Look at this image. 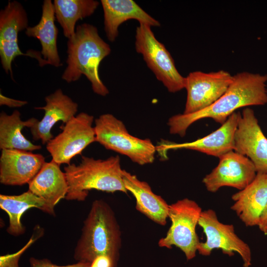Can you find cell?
Returning a JSON list of instances; mask_svg holds the SVG:
<instances>
[{
    "instance_id": "obj_1",
    "label": "cell",
    "mask_w": 267,
    "mask_h": 267,
    "mask_svg": "<svg viewBox=\"0 0 267 267\" xmlns=\"http://www.w3.org/2000/svg\"><path fill=\"white\" fill-rule=\"evenodd\" d=\"M267 104V75L248 72L238 73L226 91L213 104L200 111L178 114L169 119L171 134L185 135L188 128L204 118H211L222 125L240 108Z\"/></svg>"
},
{
    "instance_id": "obj_2",
    "label": "cell",
    "mask_w": 267,
    "mask_h": 267,
    "mask_svg": "<svg viewBox=\"0 0 267 267\" xmlns=\"http://www.w3.org/2000/svg\"><path fill=\"white\" fill-rule=\"evenodd\" d=\"M110 45L99 36L94 26L79 25L67 42V66L61 78L70 83L78 81L82 75L90 82L93 92L106 96L109 90L99 75L101 61L111 52Z\"/></svg>"
},
{
    "instance_id": "obj_3",
    "label": "cell",
    "mask_w": 267,
    "mask_h": 267,
    "mask_svg": "<svg viewBox=\"0 0 267 267\" xmlns=\"http://www.w3.org/2000/svg\"><path fill=\"white\" fill-rule=\"evenodd\" d=\"M121 242V232L113 210L105 201L95 200L84 221L74 258L91 263L98 256H107L117 264Z\"/></svg>"
},
{
    "instance_id": "obj_4",
    "label": "cell",
    "mask_w": 267,
    "mask_h": 267,
    "mask_svg": "<svg viewBox=\"0 0 267 267\" xmlns=\"http://www.w3.org/2000/svg\"><path fill=\"white\" fill-rule=\"evenodd\" d=\"M123 170L118 156L104 160L83 156L78 165L70 164L64 168L68 185L65 199L84 201L91 189L127 193Z\"/></svg>"
},
{
    "instance_id": "obj_5",
    "label": "cell",
    "mask_w": 267,
    "mask_h": 267,
    "mask_svg": "<svg viewBox=\"0 0 267 267\" xmlns=\"http://www.w3.org/2000/svg\"><path fill=\"white\" fill-rule=\"evenodd\" d=\"M94 128L96 141L106 149L125 155L140 165L153 162L157 150L151 140L131 135L123 122L112 114L100 115L95 120Z\"/></svg>"
},
{
    "instance_id": "obj_6",
    "label": "cell",
    "mask_w": 267,
    "mask_h": 267,
    "mask_svg": "<svg viewBox=\"0 0 267 267\" xmlns=\"http://www.w3.org/2000/svg\"><path fill=\"white\" fill-rule=\"evenodd\" d=\"M202 208L194 200L185 198L169 205L168 217L171 225L158 245L171 249L179 248L187 260L194 258L200 241L196 232Z\"/></svg>"
},
{
    "instance_id": "obj_7",
    "label": "cell",
    "mask_w": 267,
    "mask_h": 267,
    "mask_svg": "<svg viewBox=\"0 0 267 267\" xmlns=\"http://www.w3.org/2000/svg\"><path fill=\"white\" fill-rule=\"evenodd\" d=\"M135 47L156 78L172 93L185 88V77L177 69L164 45L156 38L151 27L140 23L135 32Z\"/></svg>"
},
{
    "instance_id": "obj_8",
    "label": "cell",
    "mask_w": 267,
    "mask_h": 267,
    "mask_svg": "<svg viewBox=\"0 0 267 267\" xmlns=\"http://www.w3.org/2000/svg\"><path fill=\"white\" fill-rule=\"evenodd\" d=\"M206 237L205 242H200L197 248L199 254L209 256L214 249H221L229 256L237 253L241 257L243 267L251 265V251L249 245L235 233L231 224H225L218 219L216 212L208 209L202 212L198 222Z\"/></svg>"
},
{
    "instance_id": "obj_9",
    "label": "cell",
    "mask_w": 267,
    "mask_h": 267,
    "mask_svg": "<svg viewBox=\"0 0 267 267\" xmlns=\"http://www.w3.org/2000/svg\"><path fill=\"white\" fill-rule=\"evenodd\" d=\"M93 119V116L81 112L66 123L62 131L46 143L52 160L60 165H70L73 157L96 141Z\"/></svg>"
},
{
    "instance_id": "obj_10",
    "label": "cell",
    "mask_w": 267,
    "mask_h": 267,
    "mask_svg": "<svg viewBox=\"0 0 267 267\" xmlns=\"http://www.w3.org/2000/svg\"><path fill=\"white\" fill-rule=\"evenodd\" d=\"M232 80L233 76L223 70L189 73L185 77L187 98L183 114L195 113L211 106L226 91Z\"/></svg>"
},
{
    "instance_id": "obj_11",
    "label": "cell",
    "mask_w": 267,
    "mask_h": 267,
    "mask_svg": "<svg viewBox=\"0 0 267 267\" xmlns=\"http://www.w3.org/2000/svg\"><path fill=\"white\" fill-rule=\"evenodd\" d=\"M256 168L247 157L233 150L219 158V163L212 171L203 179L207 190L216 192L223 186L241 190L255 178Z\"/></svg>"
},
{
    "instance_id": "obj_12",
    "label": "cell",
    "mask_w": 267,
    "mask_h": 267,
    "mask_svg": "<svg viewBox=\"0 0 267 267\" xmlns=\"http://www.w3.org/2000/svg\"><path fill=\"white\" fill-rule=\"evenodd\" d=\"M233 151L248 157L257 173L267 174V138L254 111L245 108L240 114L234 137Z\"/></svg>"
},
{
    "instance_id": "obj_13",
    "label": "cell",
    "mask_w": 267,
    "mask_h": 267,
    "mask_svg": "<svg viewBox=\"0 0 267 267\" xmlns=\"http://www.w3.org/2000/svg\"><path fill=\"white\" fill-rule=\"evenodd\" d=\"M27 13L22 4L15 0L9 1L0 12V57L6 73L13 78L12 62L19 55L31 57L23 53L18 45L19 32L28 27Z\"/></svg>"
},
{
    "instance_id": "obj_14",
    "label": "cell",
    "mask_w": 267,
    "mask_h": 267,
    "mask_svg": "<svg viewBox=\"0 0 267 267\" xmlns=\"http://www.w3.org/2000/svg\"><path fill=\"white\" fill-rule=\"evenodd\" d=\"M240 114L234 112L219 129L199 139L183 143L164 141L156 146V150L165 155L171 149H190L220 158L233 150L234 134Z\"/></svg>"
},
{
    "instance_id": "obj_15",
    "label": "cell",
    "mask_w": 267,
    "mask_h": 267,
    "mask_svg": "<svg viewBox=\"0 0 267 267\" xmlns=\"http://www.w3.org/2000/svg\"><path fill=\"white\" fill-rule=\"evenodd\" d=\"M45 162L44 157L40 154L2 149L0 157V182L12 186L29 184Z\"/></svg>"
},
{
    "instance_id": "obj_16",
    "label": "cell",
    "mask_w": 267,
    "mask_h": 267,
    "mask_svg": "<svg viewBox=\"0 0 267 267\" xmlns=\"http://www.w3.org/2000/svg\"><path fill=\"white\" fill-rule=\"evenodd\" d=\"M44 99V106L35 107L44 111L43 118L41 121L37 119L30 128L33 139L41 140L43 144L53 138L51 130L54 125L59 121L67 123L75 116L78 108V104L64 94L60 89Z\"/></svg>"
},
{
    "instance_id": "obj_17",
    "label": "cell",
    "mask_w": 267,
    "mask_h": 267,
    "mask_svg": "<svg viewBox=\"0 0 267 267\" xmlns=\"http://www.w3.org/2000/svg\"><path fill=\"white\" fill-rule=\"evenodd\" d=\"M231 206L246 226H258L267 203V174L257 173L254 179L244 189L232 195Z\"/></svg>"
},
{
    "instance_id": "obj_18",
    "label": "cell",
    "mask_w": 267,
    "mask_h": 267,
    "mask_svg": "<svg viewBox=\"0 0 267 267\" xmlns=\"http://www.w3.org/2000/svg\"><path fill=\"white\" fill-rule=\"evenodd\" d=\"M104 12V30L108 40L114 42L119 34V27L130 20L151 27H159L160 23L134 1L132 0H101Z\"/></svg>"
},
{
    "instance_id": "obj_19",
    "label": "cell",
    "mask_w": 267,
    "mask_h": 267,
    "mask_svg": "<svg viewBox=\"0 0 267 267\" xmlns=\"http://www.w3.org/2000/svg\"><path fill=\"white\" fill-rule=\"evenodd\" d=\"M122 175L126 188L136 200V210L155 222L166 225L169 205L161 196L155 194L146 182L125 170Z\"/></svg>"
},
{
    "instance_id": "obj_20",
    "label": "cell",
    "mask_w": 267,
    "mask_h": 267,
    "mask_svg": "<svg viewBox=\"0 0 267 267\" xmlns=\"http://www.w3.org/2000/svg\"><path fill=\"white\" fill-rule=\"evenodd\" d=\"M55 18L53 2L51 0H44L39 22L35 26H29L25 34L29 37L37 38L40 41L43 66L49 64L58 67L62 64L57 47L58 29L55 24Z\"/></svg>"
},
{
    "instance_id": "obj_21",
    "label": "cell",
    "mask_w": 267,
    "mask_h": 267,
    "mask_svg": "<svg viewBox=\"0 0 267 267\" xmlns=\"http://www.w3.org/2000/svg\"><path fill=\"white\" fill-rule=\"evenodd\" d=\"M60 166L53 160L45 162L28 184L29 190L54 208L61 199L65 198L68 190L65 173Z\"/></svg>"
},
{
    "instance_id": "obj_22",
    "label": "cell",
    "mask_w": 267,
    "mask_h": 267,
    "mask_svg": "<svg viewBox=\"0 0 267 267\" xmlns=\"http://www.w3.org/2000/svg\"><path fill=\"white\" fill-rule=\"evenodd\" d=\"M0 208L9 217V225L6 231L14 236L25 232L26 228L22 223L21 219L28 209L36 208L49 215H55L54 208L29 190L18 195L0 194Z\"/></svg>"
},
{
    "instance_id": "obj_23",
    "label": "cell",
    "mask_w": 267,
    "mask_h": 267,
    "mask_svg": "<svg viewBox=\"0 0 267 267\" xmlns=\"http://www.w3.org/2000/svg\"><path fill=\"white\" fill-rule=\"evenodd\" d=\"M37 119L32 117L22 121L20 113L14 110L10 115L2 111L0 114V148L2 149H17L32 151L41 149L40 145L33 144L22 134L25 127L30 128Z\"/></svg>"
},
{
    "instance_id": "obj_24",
    "label": "cell",
    "mask_w": 267,
    "mask_h": 267,
    "mask_svg": "<svg viewBox=\"0 0 267 267\" xmlns=\"http://www.w3.org/2000/svg\"><path fill=\"white\" fill-rule=\"evenodd\" d=\"M99 4L94 0H54L55 16L68 39L75 33L77 22L92 15Z\"/></svg>"
},
{
    "instance_id": "obj_25",
    "label": "cell",
    "mask_w": 267,
    "mask_h": 267,
    "mask_svg": "<svg viewBox=\"0 0 267 267\" xmlns=\"http://www.w3.org/2000/svg\"><path fill=\"white\" fill-rule=\"evenodd\" d=\"M44 233V229L39 225H36L30 239L22 248L15 253L0 257V267H19L18 263L21 255L36 240L42 237Z\"/></svg>"
},
{
    "instance_id": "obj_26",
    "label": "cell",
    "mask_w": 267,
    "mask_h": 267,
    "mask_svg": "<svg viewBox=\"0 0 267 267\" xmlns=\"http://www.w3.org/2000/svg\"><path fill=\"white\" fill-rule=\"evenodd\" d=\"M31 267H90V263L78 262L71 265L59 266L53 264L50 260L47 259H39L31 257L29 259Z\"/></svg>"
},
{
    "instance_id": "obj_27",
    "label": "cell",
    "mask_w": 267,
    "mask_h": 267,
    "mask_svg": "<svg viewBox=\"0 0 267 267\" xmlns=\"http://www.w3.org/2000/svg\"><path fill=\"white\" fill-rule=\"evenodd\" d=\"M116 264L107 256H99L91 263L90 267H116Z\"/></svg>"
},
{
    "instance_id": "obj_28",
    "label": "cell",
    "mask_w": 267,
    "mask_h": 267,
    "mask_svg": "<svg viewBox=\"0 0 267 267\" xmlns=\"http://www.w3.org/2000/svg\"><path fill=\"white\" fill-rule=\"evenodd\" d=\"M27 104L26 101H21L8 98L0 94V105H6L10 107H19Z\"/></svg>"
},
{
    "instance_id": "obj_29",
    "label": "cell",
    "mask_w": 267,
    "mask_h": 267,
    "mask_svg": "<svg viewBox=\"0 0 267 267\" xmlns=\"http://www.w3.org/2000/svg\"><path fill=\"white\" fill-rule=\"evenodd\" d=\"M258 226L265 235H267V203L260 216Z\"/></svg>"
}]
</instances>
